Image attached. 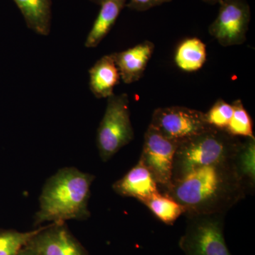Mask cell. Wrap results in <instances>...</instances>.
<instances>
[{"mask_svg": "<svg viewBox=\"0 0 255 255\" xmlns=\"http://www.w3.org/2000/svg\"><path fill=\"white\" fill-rule=\"evenodd\" d=\"M44 227L29 232L0 231V255H15Z\"/></svg>", "mask_w": 255, "mask_h": 255, "instance_id": "d6986e66", "label": "cell"}, {"mask_svg": "<svg viewBox=\"0 0 255 255\" xmlns=\"http://www.w3.org/2000/svg\"><path fill=\"white\" fill-rule=\"evenodd\" d=\"M241 142L239 137L214 128L180 142L174 155L172 184L199 167L232 160Z\"/></svg>", "mask_w": 255, "mask_h": 255, "instance_id": "3957f363", "label": "cell"}, {"mask_svg": "<svg viewBox=\"0 0 255 255\" xmlns=\"http://www.w3.org/2000/svg\"><path fill=\"white\" fill-rule=\"evenodd\" d=\"M15 255H36V254H35L33 250L28 245H26Z\"/></svg>", "mask_w": 255, "mask_h": 255, "instance_id": "7402d4cb", "label": "cell"}, {"mask_svg": "<svg viewBox=\"0 0 255 255\" xmlns=\"http://www.w3.org/2000/svg\"><path fill=\"white\" fill-rule=\"evenodd\" d=\"M178 145L150 126L146 130L139 160L152 174L161 194H166L172 186V167Z\"/></svg>", "mask_w": 255, "mask_h": 255, "instance_id": "ba28073f", "label": "cell"}, {"mask_svg": "<svg viewBox=\"0 0 255 255\" xmlns=\"http://www.w3.org/2000/svg\"><path fill=\"white\" fill-rule=\"evenodd\" d=\"M128 0H105L100 5V10L87 35L85 46L95 48L110 33Z\"/></svg>", "mask_w": 255, "mask_h": 255, "instance_id": "4fadbf2b", "label": "cell"}, {"mask_svg": "<svg viewBox=\"0 0 255 255\" xmlns=\"http://www.w3.org/2000/svg\"><path fill=\"white\" fill-rule=\"evenodd\" d=\"M140 202L147 206L161 222L169 226H172L186 213L184 206L172 198L160 192L156 193Z\"/></svg>", "mask_w": 255, "mask_h": 255, "instance_id": "2e32d148", "label": "cell"}, {"mask_svg": "<svg viewBox=\"0 0 255 255\" xmlns=\"http://www.w3.org/2000/svg\"><path fill=\"white\" fill-rule=\"evenodd\" d=\"M149 126L178 144L213 128L206 123L204 112L180 106L156 109Z\"/></svg>", "mask_w": 255, "mask_h": 255, "instance_id": "8992f818", "label": "cell"}, {"mask_svg": "<svg viewBox=\"0 0 255 255\" xmlns=\"http://www.w3.org/2000/svg\"><path fill=\"white\" fill-rule=\"evenodd\" d=\"M209 33L222 46H239L247 39L251 20V6L246 0H223Z\"/></svg>", "mask_w": 255, "mask_h": 255, "instance_id": "52a82bcc", "label": "cell"}, {"mask_svg": "<svg viewBox=\"0 0 255 255\" xmlns=\"http://www.w3.org/2000/svg\"><path fill=\"white\" fill-rule=\"evenodd\" d=\"M233 108L232 105L226 101L218 100L214 105L204 113L206 123L214 128L226 130L230 121L232 118Z\"/></svg>", "mask_w": 255, "mask_h": 255, "instance_id": "ffe728a7", "label": "cell"}, {"mask_svg": "<svg viewBox=\"0 0 255 255\" xmlns=\"http://www.w3.org/2000/svg\"><path fill=\"white\" fill-rule=\"evenodd\" d=\"M155 48L152 42L145 41L124 51L112 53L124 83L130 85L143 76Z\"/></svg>", "mask_w": 255, "mask_h": 255, "instance_id": "30bf717a", "label": "cell"}, {"mask_svg": "<svg viewBox=\"0 0 255 255\" xmlns=\"http://www.w3.org/2000/svg\"><path fill=\"white\" fill-rule=\"evenodd\" d=\"M112 188L119 195L135 198L139 201L159 192L152 174L140 160L122 179L114 183Z\"/></svg>", "mask_w": 255, "mask_h": 255, "instance_id": "8fae6325", "label": "cell"}, {"mask_svg": "<svg viewBox=\"0 0 255 255\" xmlns=\"http://www.w3.org/2000/svg\"><path fill=\"white\" fill-rule=\"evenodd\" d=\"M94 179L95 176L75 167L58 170L43 188L35 225L64 223L68 220H85L90 217L87 206Z\"/></svg>", "mask_w": 255, "mask_h": 255, "instance_id": "7a4b0ae2", "label": "cell"}, {"mask_svg": "<svg viewBox=\"0 0 255 255\" xmlns=\"http://www.w3.org/2000/svg\"><path fill=\"white\" fill-rule=\"evenodd\" d=\"M27 245L36 255H88L64 223L43 228Z\"/></svg>", "mask_w": 255, "mask_h": 255, "instance_id": "9c48e42d", "label": "cell"}, {"mask_svg": "<svg viewBox=\"0 0 255 255\" xmlns=\"http://www.w3.org/2000/svg\"><path fill=\"white\" fill-rule=\"evenodd\" d=\"M205 43L198 38L183 41L176 50V65L183 71L195 72L204 66L206 60Z\"/></svg>", "mask_w": 255, "mask_h": 255, "instance_id": "9a60e30c", "label": "cell"}, {"mask_svg": "<svg viewBox=\"0 0 255 255\" xmlns=\"http://www.w3.org/2000/svg\"><path fill=\"white\" fill-rule=\"evenodd\" d=\"M232 106V118L225 131L234 137H255L253 120L242 101H235Z\"/></svg>", "mask_w": 255, "mask_h": 255, "instance_id": "ac0fdd59", "label": "cell"}, {"mask_svg": "<svg viewBox=\"0 0 255 255\" xmlns=\"http://www.w3.org/2000/svg\"><path fill=\"white\" fill-rule=\"evenodd\" d=\"M234 159L191 171L180 180L172 183L164 194L184 206V216L227 214L250 194L238 174Z\"/></svg>", "mask_w": 255, "mask_h": 255, "instance_id": "6da1fadb", "label": "cell"}, {"mask_svg": "<svg viewBox=\"0 0 255 255\" xmlns=\"http://www.w3.org/2000/svg\"><path fill=\"white\" fill-rule=\"evenodd\" d=\"M201 1H204V2L207 3V4H219L220 3L222 2L223 0H201Z\"/></svg>", "mask_w": 255, "mask_h": 255, "instance_id": "603a6c76", "label": "cell"}, {"mask_svg": "<svg viewBox=\"0 0 255 255\" xmlns=\"http://www.w3.org/2000/svg\"><path fill=\"white\" fill-rule=\"evenodd\" d=\"M90 88L97 98H108L114 95V90L121 78L112 54L106 55L90 68Z\"/></svg>", "mask_w": 255, "mask_h": 255, "instance_id": "7c38bea8", "label": "cell"}, {"mask_svg": "<svg viewBox=\"0 0 255 255\" xmlns=\"http://www.w3.org/2000/svg\"><path fill=\"white\" fill-rule=\"evenodd\" d=\"M226 214L187 215L179 246L185 255H233L224 236Z\"/></svg>", "mask_w": 255, "mask_h": 255, "instance_id": "5b68a950", "label": "cell"}, {"mask_svg": "<svg viewBox=\"0 0 255 255\" xmlns=\"http://www.w3.org/2000/svg\"><path fill=\"white\" fill-rule=\"evenodd\" d=\"M30 29L42 35L49 34L51 28L52 0H13Z\"/></svg>", "mask_w": 255, "mask_h": 255, "instance_id": "5bb4252c", "label": "cell"}, {"mask_svg": "<svg viewBox=\"0 0 255 255\" xmlns=\"http://www.w3.org/2000/svg\"><path fill=\"white\" fill-rule=\"evenodd\" d=\"M172 1V0H128L126 6L133 11H145Z\"/></svg>", "mask_w": 255, "mask_h": 255, "instance_id": "44dd1931", "label": "cell"}, {"mask_svg": "<svg viewBox=\"0 0 255 255\" xmlns=\"http://www.w3.org/2000/svg\"><path fill=\"white\" fill-rule=\"evenodd\" d=\"M134 138L130 102L127 94L107 98L103 118L97 130V143L101 159L107 162Z\"/></svg>", "mask_w": 255, "mask_h": 255, "instance_id": "277c9868", "label": "cell"}, {"mask_svg": "<svg viewBox=\"0 0 255 255\" xmlns=\"http://www.w3.org/2000/svg\"><path fill=\"white\" fill-rule=\"evenodd\" d=\"M255 137H245L242 140L234 162L238 174L246 184L250 194L255 191Z\"/></svg>", "mask_w": 255, "mask_h": 255, "instance_id": "e0dca14e", "label": "cell"}, {"mask_svg": "<svg viewBox=\"0 0 255 255\" xmlns=\"http://www.w3.org/2000/svg\"><path fill=\"white\" fill-rule=\"evenodd\" d=\"M90 1H92V2L95 3V4L100 5L104 1H105V0H90Z\"/></svg>", "mask_w": 255, "mask_h": 255, "instance_id": "cb8c5ba5", "label": "cell"}]
</instances>
